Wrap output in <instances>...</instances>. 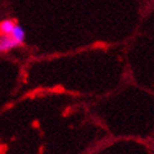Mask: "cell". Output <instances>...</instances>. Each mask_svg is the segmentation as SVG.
I'll use <instances>...</instances> for the list:
<instances>
[{
  "label": "cell",
  "instance_id": "obj_1",
  "mask_svg": "<svg viewBox=\"0 0 154 154\" xmlns=\"http://www.w3.org/2000/svg\"><path fill=\"white\" fill-rule=\"evenodd\" d=\"M19 47L21 45L10 34H0V54H5Z\"/></svg>",
  "mask_w": 154,
  "mask_h": 154
},
{
  "label": "cell",
  "instance_id": "obj_2",
  "mask_svg": "<svg viewBox=\"0 0 154 154\" xmlns=\"http://www.w3.org/2000/svg\"><path fill=\"white\" fill-rule=\"evenodd\" d=\"M17 25L13 19H4L0 21V34H11L13 29Z\"/></svg>",
  "mask_w": 154,
  "mask_h": 154
}]
</instances>
